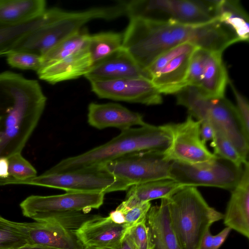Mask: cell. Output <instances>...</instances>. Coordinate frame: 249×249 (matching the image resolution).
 Returning a JSON list of instances; mask_svg holds the SVG:
<instances>
[{"label":"cell","mask_w":249,"mask_h":249,"mask_svg":"<svg viewBox=\"0 0 249 249\" xmlns=\"http://www.w3.org/2000/svg\"><path fill=\"white\" fill-rule=\"evenodd\" d=\"M27 184L55 188L66 192H99L104 194L127 190L132 186L97 168L83 170L44 174L18 180L11 177L0 178V185Z\"/></svg>","instance_id":"ba28073f"},{"label":"cell","mask_w":249,"mask_h":249,"mask_svg":"<svg viewBox=\"0 0 249 249\" xmlns=\"http://www.w3.org/2000/svg\"><path fill=\"white\" fill-rule=\"evenodd\" d=\"M217 19L230 27L239 41H249V16L239 0H219Z\"/></svg>","instance_id":"484cf974"},{"label":"cell","mask_w":249,"mask_h":249,"mask_svg":"<svg viewBox=\"0 0 249 249\" xmlns=\"http://www.w3.org/2000/svg\"><path fill=\"white\" fill-rule=\"evenodd\" d=\"M243 171V166L238 167L216 156L196 163L172 161L170 175L172 179L185 186L214 187L231 191L239 182Z\"/></svg>","instance_id":"9c48e42d"},{"label":"cell","mask_w":249,"mask_h":249,"mask_svg":"<svg viewBox=\"0 0 249 249\" xmlns=\"http://www.w3.org/2000/svg\"><path fill=\"white\" fill-rule=\"evenodd\" d=\"M28 244L55 249H83L72 231L42 222L24 223Z\"/></svg>","instance_id":"ffe728a7"},{"label":"cell","mask_w":249,"mask_h":249,"mask_svg":"<svg viewBox=\"0 0 249 249\" xmlns=\"http://www.w3.org/2000/svg\"><path fill=\"white\" fill-rule=\"evenodd\" d=\"M123 34V48L145 70L160 54L184 43L222 53L239 41L233 30L217 19L185 25L132 18Z\"/></svg>","instance_id":"6da1fadb"},{"label":"cell","mask_w":249,"mask_h":249,"mask_svg":"<svg viewBox=\"0 0 249 249\" xmlns=\"http://www.w3.org/2000/svg\"><path fill=\"white\" fill-rule=\"evenodd\" d=\"M230 84L236 102L235 106L239 117L246 133L249 135V105L247 98L236 89L229 79Z\"/></svg>","instance_id":"e575fe53"},{"label":"cell","mask_w":249,"mask_h":249,"mask_svg":"<svg viewBox=\"0 0 249 249\" xmlns=\"http://www.w3.org/2000/svg\"><path fill=\"white\" fill-rule=\"evenodd\" d=\"M92 91L99 98L146 105L162 102L161 94L150 79L125 78L90 82Z\"/></svg>","instance_id":"5bb4252c"},{"label":"cell","mask_w":249,"mask_h":249,"mask_svg":"<svg viewBox=\"0 0 249 249\" xmlns=\"http://www.w3.org/2000/svg\"><path fill=\"white\" fill-rule=\"evenodd\" d=\"M172 178L159 179L131 186L125 200L116 209L124 213L136 205L160 198L168 199L185 187Z\"/></svg>","instance_id":"7402d4cb"},{"label":"cell","mask_w":249,"mask_h":249,"mask_svg":"<svg viewBox=\"0 0 249 249\" xmlns=\"http://www.w3.org/2000/svg\"><path fill=\"white\" fill-rule=\"evenodd\" d=\"M213 237L210 230H208L203 236L199 249H213Z\"/></svg>","instance_id":"f35d334b"},{"label":"cell","mask_w":249,"mask_h":249,"mask_svg":"<svg viewBox=\"0 0 249 249\" xmlns=\"http://www.w3.org/2000/svg\"><path fill=\"white\" fill-rule=\"evenodd\" d=\"M105 195L99 192H70L49 196L32 195L22 201L20 207L23 215L33 219L44 213L98 209L103 204Z\"/></svg>","instance_id":"4fadbf2b"},{"label":"cell","mask_w":249,"mask_h":249,"mask_svg":"<svg viewBox=\"0 0 249 249\" xmlns=\"http://www.w3.org/2000/svg\"><path fill=\"white\" fill-rule=\"evenodd\" d=\"M46 10L44 0H0V22L23 23L38 18Z\"/></svg>","instance_id":"d4e9b609"},{"label":"cell","mask_w":249,"mask_h":249,"mask_svg":"<svg viewBox=\"0 0 249 249\" xmlns=\"http://www.w3.org/2000/svg\"><path fill=\"white\" fill-rule=\"evenodd\" d=\"M7 158L9 177L16 179L23 180L36 176V169L22 157L21 153L13 154Z\"/></svg>","instance_id":"d6a6232c"},{"label":"cell","mask_w":249,"mask_h":249,"mask_svg":"<svg viewBox=\"0 0 249 249\" xmlns=\"http://www.w3.org/2000/svg\"><path fill=\"white\" fill-rule=\"evenodd\" d=\"M0 158L21 153L44 110L47 98L36 80L0 73Z\"/></svg>","instance_id":"7a4b0ae2"},{"label":"cell","mask_w":249,"mask_h":249,"mask_svg":"<svg viewBox=\"0 0 249 249\" xmlns=\"http://www.w3.org/2000/svg\"><path fill=\"white\" fill-rule=\"evenodd\" d=\"M84 76L90 83L140 77L150 79L147 71L139 67L123 48L93 64Z\"/></svg>","instance_id":"e0dca14e"},{"label":"cell","mask_w":249,"mask_h":249,"mask_svg":"<svg viewBox=\"0 0 249 249\" xmlns=\"http://www.w3.org/2000/svg\"><path fill=\"white\" fill-rule=\"evenodd\" d=\"M151 207L150 202H144L136 205L124 213L125 223L128 228L146 219V216Z\"/></svg>","instance_id":"d590c367"},{"label":"cell","mask_w":249,"mask_h":249,"mask_svg":"<svg viewBox=\"0 0 249 249\" xmlns=\"http://www.w3.org/2000/svg\"><path fill=\"white\" fill-rule=\"evenodd\" d=\"M28 244L24 223L0 218V249H14Z\"/></svg>","instance_id":"f546056e"},{"label":"cell","mask_w":249,"mask_h":249,"mask_svg":"<svg viewBox=\"0 0 249 249\" xmlns=\"http://www.w3.org/2000/svg\"><path fill=\"white\" fill-rule=\"evenodd\" d=\"M199 135L202 142L204 143L212 141L214 137V131L212 126L208 123L200 121Z\"/></svg>","instance_id":"8d00e7d4"},{"label":"cell","mask_w":249,"mask_h":249,"mask_svg":"<svg viewBox=\"0 0 249 249\" xmlns=\"http://www.w3.org/2000/svg\"><path fill=\"white\" fill-rule=\"evenodd\" d=\"M224 223L247 238L249 237V165L247 161L243 166L241 178L231 190L227 204Z\"/></svg>","instance_id":"d6986e66"},{"label":"cell","mask_w":249,"mask_h":249,"mask_svg":"<svg viewBox=\"0 0 249 249\" xmlns=\"http://www.w3.org/2000/svg\"><path fill=\"white\" fill-rule=\"evenodd\" d=\"M115 223L122 224L125 223L124 213L119 210L116 209L111 212L108 216Z\"/></svg>","instance_id":"60d3db41"},{"label":"cell","mask_w":249,"mask_h":249,"mask_svg":"<svg viewBox=\"0 0 249 249\" xmlns=\"http://www.w3.org/2000/svg\"><path fill=\"white\" fill-rule=\"evenodd\" d=\"M211 145L215 155L231 162L238 167H243L248 161L242 157L232 143L219 132L214 131Z\"/></svg>","instance_id":"4dcf8cb0"},{"label":"cell","mask_w":249,"mask_h":249,"mask_svg":"<svg viewBox=\"0 0 249 249\" xmlns=\"http://www.w3.org/2000/svg\"><path fill=\"white\" fill-rule=\"evenodd\" d=\"M96 216L85 211H65L44 213L33 219L36 222H48L60 226L70 231L79 228L87 220Z\"/></svg>","instance_id":"f1b7e54d"},{"label":"cell","mask_w":249,"mask_h":249,"mask_svg":"<svg viewBox=\"0 0 249 249\" xmlns=\"http://www.w3.org/2000/svg\"><path fill=\"white\" fill-rule=\"evenodd\" d=\"M124 34L113 32L90 35L88 50L93 64L123 48Z\"/></svg>","instance_id":"4316f807"},{"label":"cell","mask_w":249,"mask_h":249,"mask_svg":"<svg viewBox=\"0 0 249 249\" xmlns=\"http://www.w3.org/2000/svg\"><path fill=\"white\" fill-rule=\"evenodd\" d=\"M83 249H132L131 246L129 245L127 241L124 238L123 243L117 249H107V248H101L96 247H84Z\"/></svg>","instance_id":"b9f144b4"},{"label":"cell","mask_w":249,"mask_h":249,"mask_svg":"<svg viewBox=\"0 0 249 249\" xmlns=\"http://www.w3.org/2000/svg\"><path fill=\"white\" fill-rule=\"evenodd\" d=\"M167 200L170 224L182 249H199L212 224L223 219L196 187L186 186Z\"/></svg>","instance_id":"5b68a950"},{"label":"cell","mask_w":249,"mask_h":249,"mask_svg":"<svg viewBox=\"0 0 249 249\" xmlns=\"http://www.w3.org/2000/svg\"><path fill=\"white\" fill-rule=\"evenodd\" d=\"M124 238L132 249H152L146 219L129 228Z\"/></svg>","instance_id":"836d02e7"},{"label":"cell","mask_w":249,"mask_h":249,"mask_svg":"<svg viewBox=\"0 0 249 249\" xmlns=\"http://www.w3.org/2000/svg\"><path fill=\"white\" fill-rule=\"evenodd\" d=\"M59 9H47L38 18L30 21L18 24L0 22V56L6 55L27 34L42 26L53 22L60 18Z\"/></svg>","instance_id":"cb8c5ba5"},{"label":"cell","mask_w":249,"mask_h":249,"mask_svg":"<svg viewBox=\"0 0 249 249\" xmlns=\"http://www.w3.org/2000/svg\"><path fill=\"white\" fill-rule=\"evenodd\" d=\"M124 15L125 7L123 1L109 6L71 12L66 17L27 34L14 50L28 51L41 56L57 44L79 32L89 21L96 19H113Z\"/></svg>","instance_id":"52a82bcc"},{"label":"cell","mask_w":249,"mask_h":249,"mask_svg":"<svg viewBox=\"0 0 249 249\" xmlns=\"http://www.w3.org/2000/svg\"><path fill=\"white\" fill-rule=\"evenodd\" d=\"M88 122L98 129L114 127L121 131L146 124L141 114L113 103H90L88 106Z\"/></svg>","instance_id":"ac0fdd59"},{"label":"cell","mask_w":249,"mask_h":249,"mask_svg":"<svg viewBox=\"0 0 249 249\" xmlns=\"http://www.w3.org/2000/svg\"><path fill=\"white\" fill-rule=\"evenodd\" d=\"M1 217H1V216L0 215V218H1Z\"/></svg>","instance_id":"ee69618b"},{"label":"cell","mask_w":249,"mask_h":249,"mask_svg":"<svg viewBox=\"0 0 249 249\" xmlns=\"http://www.w3.org/2000/svg\"><path fill=\"white\" fill-rule=\"evenodd\" d=\"M14 249H55L47 247L39 246V245H30V244H26L24 246H22L21 247L17 248Z\"/></svg>","instance_id":"7bdbcfd3"},{"label":"cell","mask_w":249,"mask_h":249,"mask_svg":"<svg viewBox=\"0 0 249 249\" xmlns=\"http://www.w3.org/2000/svg\"><path fill=\"white\" fill-rule=\"evenodd\" d=\"M231 231V229L226 227L216 235H213V249H219L226 239Z\"/></svg>","instance_id":"74e56055"},{"label":"cell","mask_w":249,"mask_h":249,"mask_svg":"<svg viewBox=\"0 0 249 249\" xmlns=\"http://www.w3.org/2000/svg\"><path fill=\"white\" fill-rule=\"evenodd\" d=\"M89 36L87 31L82 29L57 44L41 56V68L87 48Z\"/></svg>","instance_id":"83f0119b"},{"label":"cell","mask_w":249,"mask_h":249,"mask_svg":"<svg viewBox=\"0 0 249 249\" xmlns=\"http://www.w3.org/2000/svg\"><path fill=\"white\" fill-rule=\"evenodd\" d=\"M200 124L199 121L188 115L182 123L161 125L171 138L170 145L163 152L166 160L193 164L207 161L216 156L202 142Z\"/></svg>","instance_id":"7c38bea8"},{"label":"cell","mask_w":249,"mask_h":249,"mask_svg":"<svg viewBox=\"0 0 249 249\" xmlns=\"http://www.w3.org/2000/svg\"><path fill=\"white\" fill-rule=\"evenodd\" d=\"M93 65L87 48L43 67L36 72L41 80L54 84L84 76L89 71Z\"/></svg>","instance_id":"44dd1931"},{"label":"cell","mask_w":249,"mask_h":249,"mask_svg":"<svg viewBox=\"0 0 249 249\" xmlns=\"http://www.w3.org/2000/svg\"><path fill=\"white\" fill-rule=\"evenodd\" d=\"M197 48L184 43L158 56L146 69L161 94H176L187 86L191 57Z\"/></svg>","instance_id":"8fae6325"},{"label":"cell","mask_w":249,"mask_h":249,"mask_svg":"<svg viewBox=\"0 0 249 249\" xmlns=\"http://www.w3.org/2000/svg\"><path fill=\"white\" fill-rule=\"evenodd\" d=\"M195 73L196 87L203 94L211 98L224 96L229 78L222 53L202 50Z\"/></svg>","instance_id":"2e32d148"},{"label":"cell","mask_w":249,"mask_h":249,"mask_svg":"<svg viewBox=\"0 0 249 249\" xmlns=\"http://www.w3.org/2000/svg\"><path fill=\"white\" fill-rule=\"evenodd\" d=\"M218 0H133L124 1L129 19L199 25L217 19Z\"/></svg>","instance_id":"8992f818"},{"label":"cell","mask_w":249,"mask_h":249,"mask_svg":"<svg viewBox=\"0 0 249 249\" xmlns=\"http://www.w3.org/2000/svg\"><path fill=\"white\" fill-rule=\"evenodd\" d=\"M164 152L143 151L123 155L96 167L124 180L131 185L171 178L172 161Z\"/></svg>","instance_id":"30bf717a"},{"label":"cell","mask_w":249,"mask_h":249,"mask_svg":"<svg viewBox=\"0 0 249 249\" xmlns=\"http://www.w3.org/2000/svg\"><path fill=\"white\" fill-rule=\"evenodd\" d=\"M6 56L8 64L13 68L37 71L41 67V56L31 52L12 51Z\"/></svg>","instance_id":"1f68e13d"},{"label":"cell","mask_w":249,"mask_h":249,"mask_svg":"<svg viewBox=\"0 0 249 249\" xmlns=\"http://www.w3.org/2000/svg\"><path fill=\"white\" fill-rule=\"evenodd\" d=\"M128 229L125 223H115L109 216L96 215L72 232L84 248L117 249L123 243Z\"/></svg>","instance_id":"9a60e30c"},{"label":"cell","mask_w":249,"mask_h":249,"mask_svg":"<svg viewBox=\"0 0 249 249\" xmlns=\"http://www.w3.org/2000/svg\"><path fill=\"white\" fill-rule=\"evenodd\" d=\"M177 104L185 107L189 115L209 123L215 132L225 136L246 160L249 154V135L245 132L235 106L224 97L211 98L197 88L187 85L176 94Z\"/></svg>","instance_id":"277c9868"},{"label":"cell","mask_w":249,"mask_h":249,"mask_svg":"<svg viewBox=\"0 0 249 249\" xmlns=\"http://www.w3.org/2000/svg\"><path fill=\"white\" fill-rule=\"evenodd\" d=\"M9 177V162L7 157L0 158V178H6Z\"/></svg>","instance_id":"ab89813d"},{"label":"cell","mask_w":249,"mask_h":249,"mask_svg":"<svg viewBox=\"0 0 249 249\" xmlns=\"http://www.w3.org/2000/svg\"><path fill=\"white\" fill-rule=\"evenodd\" d=\"M146 224L152 249H182L170 224L167 199H161L160 205L151 207Z\"/></svg>","instance_id":"603a6c76"},{"label":"cell","mask_w":249,"mask_h":249,"mask_svg":"<svg viewBox=\"0 0 249 249\" xmlns=\"http://www.w3.org/2000/svg\"><path fill=\"white\" fill-rule=\"evenodd\" d=\"M171 142L161 126L146 123L121 131L106 143L79 155L64 159L44 172L63 173L95 168L124 155L143 151L164 152Z\"/></svg>","instance_id":"3957f363"}]
</instances>
